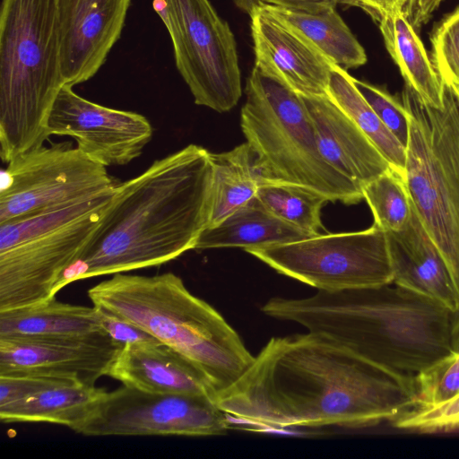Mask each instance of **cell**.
I'll return each instance as SVG.
<instances>
[{"label":"cell","instance_id":"cell-36","mask_svg":"<svg viewBox=\"0 0 459 459\" xmlns=\"http://www.w3.org/2000/svg\"><path fill=\"white\" fill-rule=\"evenodd\" d=\"M261 2L288 9L319 12L335 7L339 0H261Z\"/></svg>","mask_w":459,"mask_h":459},{"label":"cell","instance_id":"cell-34","mask_svg":"<svg viewBox=\"0 0 459 459\" xmlns=\"http://www.w3.org/2000/svg\"><path fill=\"white\" fill-rule=\"evenodd\" d=\"M99 309L100 311L102 325L105 332L122 348L128 345L147 344L160 342L141 327L101 308Z\"/></svg>","mask_w":459,"mask_h":459},{"label":"cell","instance_id":"cell-33","mask_svg":"<svg viewBox=\"0 0 459 459\" xmlns=\"http://www.w3.org/2000/svg\"><path fill=\"white\" fill-rule=\"evenodd\" d=\"M63 385L77 384L39 377H0V406L25 399L45 389Z\"/></svg>","mask_w":459,"mask_h":459},{"label":"cell","instance_id":"cell-18","mask_svg":"<svg viewBox=\"0 0 459 459\" xmlns=\"http://www.w3.org/2000/svg\"><path fill=\"white\" fill-rule=\"evenodd\" d=\"M108 376L149 393L198 395L214 402L217 397L208 379L191 361L160 342L123 347Z\"/></svg>","mask_w":459,"mask_h":459},{"label":"cell","instance_id":"cell-11","mask_svg":"<svg viewBox=\"0 0 459 459\" xmlns=\"http://www.w3.org/2000/svg\"><path fill=\"white\" fill-rule=\"evenodd\" d=\"M107 167L71 141L23 152L1 170L0 223L40 213L114 191Z\"/></svg>","mask_w":459,"mask_h":459},{"label":"cell","instance_id":"cell-27","mask_svg":"<svg viewBox=\"0 0 459 459\" xmlns=\"http://www.w3.org/2000/svg\"><path fill=\"white\" fill-rule=\"evenodd\" d=\"M255 196L287 223L311 236L325 233L321 210L328 200L321 194L295 184L261 180Z\"/></svg>","mask_w":459,"mask_h":459},{"label":"cell","instance_id":"cell-19","mask_svg":"<svg viewBox=\"0 0 459 459\" xmlns=\"http://www.w3.org/2000/svg\"><path fill=\"white\" fill-rule=\"evenodd\" d=\"M386 234L393 282L457 310L459 294L449 269L412 204L406 225Z\"/></svg>","mask_w":459,"mask_h":459},{"label":"cell","instance_id":"cell-8","mask_svg":"<svg viewBox=\"0 0 459 459\" xmlns=\"http://www.w3.org/2000/svg\"><path fill=\"white\" fill-rule=\"evenodd\" d=\"M113 192L0 223V312L52 298L55 283L91 238Z\"/></svg>","mask_w":459,"mask_h":459},{"label":"cell","instance_id":"cell-2","mask_svg":"<svg viewBox=\"0 0 459 459\" xmlns=\"http://www.w3.org/2000/svg\"><path fill=\"white\" fill-rule=\"evenodd\" d=\"M210 152L189 144L117 183L98 228L61 273L51 297L91 277L159 266L195 249L208 227Z\"/></svg>","mask_w":459,"mask_h":459},{"label":"cell","instance_id":"cell-17","mask_svg":"<svg viewBox=\"0 0 459 459\" xmlns=\"http://www.w3.org/2000/svg\"><path fill=\"white\" fill-rule=\"evenodd\" d=\"M323 158L362 187L392 167L356 123L327 95L302 96Z\"/></svg>","mask_w":459,"mask_h":459},{"label":"cell","instance_id":"cell-4","mask_svg":"<svg viewBox=\"0 0 459 459\" xmlns=\"http://www.w3.org/2000/svg\"><path fill=\"white\" fill-rule=\"evenodd\" d=\"M93 306L126 320L191 361L217 395L251 365L241 337L173 273L113 274L88 290Z\"/></svg>","mask_w":459,"mask_h":459},{"label":"cell","instance_id":"cell-15","mask_svg":"<svg viewBox=\"0 0 459 459\" xmlns=\"http://www.w3.org/2000/svg\"><path fill=\"white\" fill-rule=\"evenodd\" d=\"M132 0H58L61 70L65 84L94 77L125 27Z\"/></svg>","mask_w":459,"mask_h":459},{"label":"cell","instance_id":"cell-23","mask_svg":"<svg viewBox=\"0 0 459 459\" xmlns=\"http://www.w3.org/2000/svg\"><path fill=\"white\" fill-rule=\"evenodd\" d=\"M101 332L105 330L98 307L60 302L55 297L30 307L0 312V336L86 335Z\"/></svg>","mask_w":459,"mask_h":459},{"label":"cell","instance_id":"cell-9","mask_svg":"<svg viewBox=\"0 0 459 459\" xmlns=\"http://www.w3.org/2000/svg\"><path fill=\"white\" fill-rule=\"evenodd\" d=\"M152 8L195 103L217 112L233 108L242 95L236 40L210 0H153Z\"/></svg>","mask_w":459,"mask_h":459},{"label":"cell","instance_id":"cell-13","mask_svg":"<svg viewBox=\"0 0 459 459\" xmlns=\"http://www.w3.org/2000/svg\"><path fill=\"white\" fill-rule=\"evenodd\" d=\"M48 135L70 136L76 147L105 166L126 165L139 157L152 137L143 115L92 102L65 84L48 118Z\"/></svg>","mask_w":459,"mask_h":459},{"label":"cell","instance_id":"cell-3","mask_svg":"<svg viewBox=\"0 0 459 459\" xmlns=\"http://www.w3.org/2000/svg\"><path fill=\"white\" fill-rule=\"evenodd\" d=\"M261 310L333 340L412 389L420 372L452 352L454 311L394 282L317 290L300 299L274 297Z\"/></svg>","mask_w":459,"mask_h":459},{"label":"cell","instance_id":"cell-5","mask_svg":"<svg viewBox=\"0 0 459 459\" xmlns=\"http://www.w3.org/2000/svg\"><path fill=\"white\" fill-rule=\"evenodd\" d=\"M65 85L58 0H2L0 6V156L48 140V118Z\"/></svg>","mask_w":459,"mask_h":459},{"label":"cell","instance_id":"cell-14","mask_svg":"<svg viewBox=\"0 0 459 459\" xmlns=\"http://www.w3.org/2000/svg\"><path fill=\"white\" fill-rule=\"evenodd\" d=\"M122 347L105 333L0 336V377H39L93 386Z\"/></svg>","mask_w":459,"mask_h":459},{"label":"cell","instance_id":"cell-21","mask_svg":"<svg viewBox=\"0 0 459 459\" xmlns=\"http://www.w3.org/2000/svg\"><path fill=\"white\" fill-rule=\"evenodd\" d=\"M378 24L385 48L398 66L404 85L426 104L442 108L446 88L406 13L387 15Z\"/></svg>","mask_w":459,"mask_h":459},{"label":"cell","instance_id":"cell-31","mask_svg":"<svg viewBox=\"0 0 459 459\" xmlns=\"http://www.w3.org/2000/svg\"><path fill=\"white\" fill-rule=\"evenodd\" d=\"M391 423L423 434L459 432V395L437 405L412 408Z\"/></svg>","mask_w":459,"mask_h":459},{"label":"cell","instance_id":"cell-26","mask_svg":"<svg viewBox=\"0 0 459 459\" xmlns=\"http://www.w3.org/2000/svg\"><path fill=\"white\" fill-rule=\"evenodd\" d=\"M327 94L368 137L392 169L404 178L406 148L358 91L354 78L335 64L330 74Z\"/></svg>","mask_w":459,"mask_h":459},{"label":"cell","instance_id":"cell-37","mask_svg":"<svg viewBox=\"0 0 459 459\" xmlns=\"http://www.w3.org/2000/svg\"><path fill=\"white\" fill-rule=\"evenodd\" d=\"M443 0H412L407 16L414 28L427 23Z\"/></svg>","mask_w":459,"mask_h":459},{"label":"cell","instance_id":"cell-22","mask_svg":"<svg viewBox=\"0 0 459 459\" xmlns=\"http://www.w3.org/2000/svg\"><path fill=\"white\" fill-rule=\"evenodd\" d=\"M261 5L289 28L299 33L333 64L356 68L367 62L364 48L337 13L335 7L307 12L271 5Z\"/></svg>","mask_w":459,"mask_h":459},{"label":"cell","instance_id":"cell-38","mask_svg":"<svg viewBox=\"0 0 459 459\" xmlns=\"http://www.w3.org/2000/svg\"><path fill=\"white\" fill-rule=\"evenodd\" d=\"M450 346L452 352L459 353V308L453 313L450 329Z\"/></svg>","mask_w":459,"mask_h":459},{"label":"cell","instance_id":"cell-6","mask_svg":"<svg viewBox=\"0 0 459 459\" xmlns=\"http://www.w3.org/2000/svg\"><path fill=\"white\" fill-rule=\"evenodd\" d=\"M245 92L240 126L261 180L302 186L344 204L363 199L361 189L321 155L302 95L255 65Z\"/></svg>","mask_w":459,"mask_h":459},{"label":"cell","instance_id":"cell-32","mask_svg":"<svg viewBox=\"0 0 459 459\" xmlns=\"http://www.w3.org/2000/svg\"><path fill=\"white\" fill-rule=\"evenodd\" d=\"M354 84L385 126L406 148L410 120L403 104L381 86L355 78Z\"/></svg>","mask_w":459,"mask_h":459},{"label":"cell","instance_id":"cell-10","mask_svg":"<svg viewBox=\"0 0 459 459\" xmlns=\"http://www.w3.org/2000/svg\"><path fill=\"white\" fill-rule=\"evenodd\" d=\"M246 252L321 291L376 288L394 281L387 234L375 224L364 230L322 233Z\"/></svg>","mask_w":459,"mask_h":459},{"label":"cell","instance_id":"cell-7","mask_svg":"<svg viewBox=\"0 0 459 459\" xmlns=\"http://www.w3.org/2000/svg\"><path fill=\"white\" fill-rule=\"evenodd\" d=\"M402 100L410 120L404 182L459 294V100L446 88L444 107L433 108L406 85Z\"/></svg>","mask_w":459,"mask_h":459},{"label":"cell","instance_id":"cell-35","mask_svg":"<svg viewBox=\"0 0 459 459\" xmlns=\"http://www.w3.org/2000/svg\"><path fill=\"white\" fill-rule=\"evenodd\" d=\"M411 2L412 0H339V3L361 8L377 22L390 14L402 12L406 13Z\"/></svg>","mask_w":459,"mask_h":459},{"label":"cell","instance_id":"cell-29","mask_svg":"<svg viewBox=\"0 0 459 459\" xmlns=\"http://www.w3.org/2000/svg\"><path fill=\"white\" fill-rule=\"evenodd\" d=\"M416 407L443 403L459 395V353L451 352L413 380Z\"/></svg>","mask_w":459,"mask_h":459},{"label":"cell","instance_id":"cell-1","mask_svg":"<svg viewBox=\"0 0 459 459\" xmlns=\"http://www.w3.org/2000/svg\"><path fill=\"white\" fill-rule=\"evenodd\" d=\"M215 403L261 429L365 428L415 406L408 384L313 332L273 337Z\"/></svg>","mask_w":459,"mask_h":459},{"label":"cell","instance_id":"cell-28","mask_svg":"<svg viewBox=\"0 0 459 459\" xmlns=\"http://www.w3.org/2000/svg\"><path fill=\"white\" fill-rule=\"evenodd\" d=\"M374 224L385 232L402 230L410 219L411 201L404 178L393 169L362 187Z\"/></svg>","mask_w":459,"mask_h":459},{"label":"cell","instance_id":"cell-20","mask_svg":"<svg viewBox=\"0 0 459 459\" xmlns=\"http://www.w3.org/2000/svg\"><path fill=\"white\" fill-rule=\"evenodd\" d=\"M308 237L311 235L275 216L255 196L220 224L206 228L195 249L239 247L246 251Z\"/></svg>","mask_w":459,"mask_h":459},{"label":"cell","instance_id":"cell-24","mask_svg":"<svg viewBox=\"0 0 459 459\" xmlns=\"http://www.w3.org/2000/svg\"><path fill=\"white\" fill-rule=\"evenodd\" d=\"M100 387L63 385L0 406V420L12 422H46L73 429L106 394Z\"/></svg>","mask_w":459,"mask_h":459},{"label":"cell","instance_id":"cell-12","mask_svg":"<svg viewBox=\"0 0 459 459\" xmlns=\"http://www.w3.org/2000/svg\"><path fill=\"white\" fill-rule=\"evenodd\" d=\"M229 416L207 397L122 385L106 394L72 430L88 437L227 434Z\"/></svg>","mask_w":459,"mask_h":459},{"label":"cell","instance_id":"cell-16","mask_svg":"<svg viewBox=\"0 0 459 459\" xmlns=\"http://www.w3.org/2000/svg\"><path fill=\"white\" fill-rule=\"evenodd\" d=\"M255 66L302 96L327 95L333 63L260 4L249 15Z\"/></svg>","mask_w":459,"mask_h":459},{"label":"cell","instance_id":"cell-30","mask_svg":"<svg viewBox=\"0 0 459 459\" xmlns=\"http://www.w3.org/2000/svg\"><path fill=\"white\" fill-rule=\"evenodd\" d=\"M432 63L444 86L459 100V6L431 35Z\"/></svg>","mask_w":459,"mask_h":459},{"label":"cell","instance_id":"cell-25","mask_svg":"<svg viewBox=\"0 0 459 459\" xmlns=\"http://www.w3.org/2000/svg\"><path fill=\"white\" fill-rule=\"evenodd\" d=\"M210 160L212 200L207 228L220 224L248 203L261 183L247 143L228 152H210Z\"/></svg>","mask_w":459,"mask_h":459}]
</instances>
